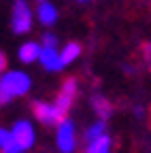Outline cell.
<instances>
[{"label":"cell","instance_id":"cell-1","mask_svg":"<svg viewBox=\"0 0 151 153\" xmlns=\"http://www.w3.org/2000/svg\"><path fill=\"white\" fill-rule=\"evenodd\" d=\"M0 87H2L11 98H15V96H26L32 87V81L22 70H9V72H4L0 76Z\"/></svg>","mask_w":151,"mask_h":153},{"label":"cell","instance_id":"cell-2","mask_svg":"<svg viewBox=\"0 0 151 153\" xmlns=\"http://www.w3.org/2000/svg\"><path fill=\"white\" fill-rule=\"evenodd\" d=\"M32 19L34 13L30 9V4L26 0H17L13 4V13H11V28L15 34H28L32 30Z\"/></svg>","mask_w":151,"mask_h":153},{"label":"cell","instance_id":"cell-3","mask_svg":"<svg viewBox=\"0 0 151 153\" xmlns=\"http://www.w3.org/2000/svg\"><path fill=\"white\" fill-rule=\"evenodd\" d=\"M11 136L15 140V145L19 147V151L24 153L26 149H32L34 143H36V132H34V126L28 121V119H19L15 121L13 128H11Z\"/></svg>","mask_w":151,"mask_h":153},{"label":"cell","instance_id":"cell-4","mask_svg":"<svg viewBox=\"0 0 151 153\" xmlns=\"http://www.w3.org/2000/svg\"><path fill=\"white\" fill-rule=\"evenodd\" d=\"M55 145L60 153H72L77 147V134H74V123L70 119H62L55 128Z\"/></svg>","mask_w":151,"mask_h":153},{"label":"cell","instance_id":"cell-5","mask_svg":"<svg viewBox=\"0 0 151 153\" xmlns=\"http://www.w3.org/2000/svg\"><path fill=\"white\" fill-rule=\"evenodd\" d=\"M74 96H77V79H66L64 85H62V89H60V94H58V98H55V104H53L60 121L66 119V115H68V111L72 106Z\"/></svg>","mask_w":151,"mask_h":153},{"label":"cell","instance_id":"cell-6","mask_svg":"<svg viewBox=\"0 0 151 153\" xmlns=\"http://www.w3.org/2000/svg\"><path fill=\"white\" fill-rule=\"evenodd\" d=\"M32 108H34L36 119H39L43 126H55V123H60V117H58V113H55L53 104H49V102H34Z\"/></svg>","mask_w":151,"mask_h":153},{"label":"cell","instance_id":"cell-7","mask_svg":"<svg viewBox=\"0 0 151 153\" xmlns=\"http://www.w3.org/2000/svg\"><path fill=\"white\" fill-rule=\"evenodd\" d=\"M36 17L43 26H53L58 22V9L47 0H41V2H36Z\"/></svg>","mask_w":151,"mask_h":153},{"label":"cell","instance_id":"cell-8","mask_svg":"<svg viewBox=\"0 0 151 153\" xmlns=\"http://www.w3.org/2000/svg\"><path fill=\"white\" fill-rule=\"evenodd\" d=\"M39 60H41L43 68L49 70V72H60V70L64 68L62 62H60V53H58V49H45V47H41Z\"/></svg>","mask_w":151,"mask_h":153},{"label":"cell","instance_id":"cell-9","mask_svg":"<svg viewBox=\"0 0 151 153\" xmlns=\"http://www.w3.org/2000/svg\"><path fill=\"white\" fill-rule=\"evenodd\" d=\"M17 55H19V60L24 64H32V62L39 60V55H41V45L36 41H28V43H24L19 47V53Z\"/></svg>","mask_w":151,"mask_h":153},{"label":"cell","instance_id":"cell-10","mask_svg":"<svg viewBox=\"0 0 151 153\" xmlns=\"http://www.w3.org/2000/svg\"><path fill=\"white\" fill-rule=\"evenodd\" d=\"M85 153H113V140L109 134H102L100 138L85 145Z\"/></svg>","mask_w":151,"mask_h":153},{"label":"cell","instance_id":"cell-11","mask_svg":"<svg viewBox=\"0 0 151 153\" xmlns=\"http://www.w3.org/2000/svg\"><path fill=\"white\" fill-rule=\"evenodd\" d=\"M91 108H94V113L100 117V121H104V119H109L111 117V113H113V106H111V102L104 98V96H100V94H96L91 98Z\"/></svg>","mask_w":151,"mask_h":153},{"label":"cell","instance_id":"cell-12","mask_svg":"<svg viewBox=\"0 0 151 153\" xmlns=\"http://www.w3.org/2000/svg\"><path fill=\"white\" fill-rule=\"evenodd\" d=\"M58 53H60V62H62V66L72 64V62L81 55V45H79V43H68V45L62 47V51H58Z\"/></svg>","mask_w":151,"mask_h":153},{"label":"cell","instance_id":"cell-13","mask_svg":"<svg viewBox=\"0 0 151 153\" xmlns=\"http://www.w3.org/2000/svg\"><path fill=\"white\" fill-rule=\"evenodd\" d=\"M0 151L2 153H22L19 147L15 145L13 136H11V130L2 128V126H0Z\"/></svg>","mask_w":151,"mask_h":153},{"label":"cell","instance_id":"cell-14","mask_svg":"<svg viewBox=\"0 0 151 153\" xmlns=\"http://www.w3.org/2000/svg\"><path fill=\"white\" fill-rule=\"evenodd\" d=\"M102 134H106V123H104V121L91 123V126L87 128V132H85V145L91 143V140H96V138H100Z\"/></svg>","mask_w":151,"mask_h":153},{"label":"cell","instance_id":"cell-15","mask_svg":"<svg viewBox=\"0 0 151 153\" xmlns=\"http://www.w3.org/2000/svg\"><path fill=\"white\" fill-rule=\"evenodd\" d=\"M55 45H58V38H55V34L45 32V34H43V43H41V47H45V49H55Z\"/></svg>","mask_w":151,"mask_h":153},{"label":"cell","instance_id":"cell-16","mask_svg":"<svg viewBox=\"0 0 151 153\" xmlns=\"http://www.w3.org/2000/svg\"><path fill=\"white\" fill-rule=\"evenodd\" d=\"M11 100H13V98H11V96H9V94H7V91H4L2 87H0V106H4V104H9Z\"/></svg>","mask_w":151,"mask_h":153},{"label":"cell","instance_id":"cell-17","mask_svg":"<svg viewBox=\"0 0 151 153\" xmlns=\"http://www.w3.org/2000/svg\"><path fill=\"white\" fill-rule=\"evenodd\" d=\"M145 62H147V66H149V70H151V43L145 45Z\"/></svg>","mask_w":151,"mask_h":153},{"label":"cell","instance_id":"cell-18","mask_svg":"<svg viewBox=\"0 0 151 153\" xmlns=\"http://www.w3.org/2000/svg\"><path fill=\"white\" fill-rule=\"evenodd\" d=\"M4 66H7V55H4L2 51H0V70H2Z\"/></svg>","mask_w":151,"mask_h":153},{"label":"cell","instance_id":"cell-19","mask_svg":"<svg viewBox=\"0 0 151 153\" xmlns=\"http://www.w3.org/2000/svg\"><path fill=\"white\" fill-rule=\"evenodd\" d=\"M134 113H136V117H141V115H143V108H141V106H136V108H134Z\"/></svg>","mask_w":151,"mask_h":153},{"label":"cell","instance_id":"cell-20","mask_svg":"<svg viewBox=\"0 0 151 153\" xmlns=\"http://www.w3.org/2000/svg\"><path fill=\"white\" fill-rule=\"evenodd\" d=\"M0 76H2V74H0Z\"/></svg>","mask_w":151,"mask_h":153}]
</instances>
